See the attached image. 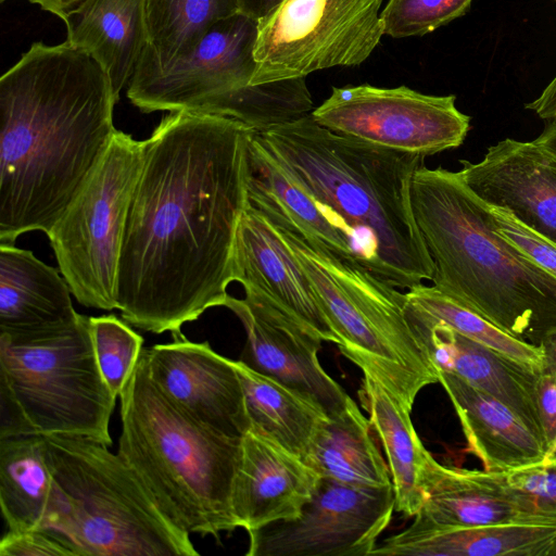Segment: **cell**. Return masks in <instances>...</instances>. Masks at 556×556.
<instances>
[{
    "label": "cell",
    "instance_id": "obj_1",
    "mask_svg": "<svg viewBox=\"0 0 556 556\" xmlns=\"http://www.w3.org/2000/svg\"><path fill=\"white\" fill-rule=\"evenodd\" d=\"M254 131L235 118L181 110L147 139L117 278V309L129 325L176 338L186 323L224 306L249 205Z\"/></svg>",
    "mask_w": 556,
    "mask_h": 556
},
{
    "label": "cell",
    "instance_id": "obj_2",
    "mask_svg": "<svg viewBox=\"0 0 556 556\" xmlns=\"http://www.w3.org/2000/svg\"><path fill=\"white\" fill-rule=\"evenodd\" d=\"M117 99L89 54L34 42L0 79V243L46 235L116 131Z\"/></svg>",
    "mask_w": 556,
    "mask_h": 556
},
{
    "label": "cell",
    "instance_id": "obj_3",
    "mask_svg": "<svg viewBox=\"0 0 556 556\" xmlns=\"http://www.w3.org/2000/svg\"><path fill=\"white\" fill-rule=\"evenodd\" d=\"M256 134L292 178L349 230L362 266L400 289L432 280L434 265L410 201L412 179L424 156L337 134L311 114Z\"/></svg>",
    "mask_w": 556,
    "mask_h": 556
},
{
    "label": "cell",
    "instance_id": "obj_4",
    "mask_svg": "<svg viewBox=\"0 0 556 556\" xmlns=\"http://www.w3.org/2000/svg\"><path fill=\"white\" fill-rule=\"evenodd\" d=\"M410 201L434 265L432 286L533 345L556 332V278L496 230L489 205L458 172L422 163Z\"/></svg>",
    "mask_w": 556,
    "mask_h": 556
},
{
    "label": "cell",
    "instance_id": "obj_5",
    "mask_svg": "<svg viewBox=\"0 0 556 556\" xmlns=\"http://www.w3.org/2000/svg\"><path fill=\"white\" fill-rule=\"evenodd\" d=\"M117 453L162 513L189 534L218 538L238 528L231 494L241 438L185 414L150 379L141 357L119 394Z\"/></svg>",
    "mask_w": 556,
    "mask_h": 556
},
{
    "label": "cell",
    "instance_id": "obj_6",
    "mask_svg": "<svg viewBox=\"0 0 556 556\" xmlns=\"http://www.w3.org/2000/svg\"><path fill=\"white\" fill-rule=\"evenodd\" d=\"M45 442L55 485L49 528L79 556L199 555L118 453L80 437L47 435Z\"/></svg>",
    "mask_w": 556,
    "mask_h": 556
},
{
    "label": "cell",
    "instance_id": "obj_7",
    "mask_svg": "<svg viewBox=\"0 0 556 556\" xmlns=\"http://www.w3.org/2000/svg\"><path fill=\"white\" fill-rule=\"evenodd\" d=\"M116 399L101 375L88 316L0 332V439L68 435L110 446Z\"/></svg>",
    "mask_w": 556,
    "mask_h": 556
},
{
    "label": "cell",
    "instance_id": "obj_8",
    "mask_svg": "<svg viewBox=\"0 0 556 556\" xmlns=\"http://www.w3.org/2000/svg\"><path fill=\"white\" fill-rule=\"evenodd\" d=\"M278 230L340 338V352L361 369L371 370L413 409L417 394L439 382V369L405 315V292L358 263Z\"/></svg>",
    "mask_w": 556,
    "mask_h": 556
},
{
    "label": "cell",
    "instance_id": "obj_9",
    "mask_svg": "<svg viewBox=\"0 0 556 556\" xmlns=\"http://www.w3.org/2000/svg\"><path fill=\"white\" fill-rule=\"evenodd\" d=\"M147 140L121 130L47 233L59 270L84 306L117 309L119 258Z\"/></svg>",
    "mask_w": 556,
    "mask_h": 556
},
{
    "label": "cell",
    "instance_id": "obj_10",
    "mask_svg": "<svg viewBox=\"0 0 556 556\" xmlns=\"http://www.w3.org/2000/svg\"><path fill=\"white\" fill-rule=\"evenodd\" d=\"M383 0H282L257 21L251 85L363 63L383 34Z\"/></svg>",
    "mask_w": 556,
    "mask_h": 556
},
{
    "label": "cell",
    "instance_id": "obj_11",
    "mask_svg": "<svg viewBox=\"0 0 556 556\" xmlns=\"http://www.w3.org/2000/svg\"><path fill=\"white\" fill-rule=\"evenodd\" d=\"M456 97L425 94L406 86L333 87L311 113L321 126L346 137L424 157L458 148L470 117Z\"/></svg>",
    "mask_w": 556,
    "mask_h": 556
},
{
    "label": "cell",
    "instance_id": "obj_12",
    "mask_svg": "<svg viewBox=\"0 0 556 556\" xmlns=\"http://www.w3.org/2000/svg\"><path fill=\"white\" fill-rule=\"evenodd\" d=\"M395 510L393 486L362 488L328 478L293 519L249 531L247 556H368Z\"/></svg>",
    "mask_w": 556,
    "mask_h": 556
},
{
    "label": "cell",
    "instance_id": "obj_13",
    "mask_svg": "<svg viewBox=\"0 0 556 556\" xmlns=\"http://www.w3.org/2000/svg\"><path fill=\"white\" fill-rule=\"evenodd\" d=\"M257 26L239 12L217 22L190 54L170 65L140 58L127 85L129 101L143 113L194 111L251 85Z\"/></svg>",
    "mask_w": 556,
    "mask_h": 556
},
{
    "label": "cell",
    "instance_id": "obj_14",
    "mask_svg": "<svg viewBox=\"0 0 556 556\" xmlns=\"http://www.w3.org/2000/svg\"><path fill=\"white\" fill-rule=\"evenodd\" d=\"M141 357L153 383L190 418L228 437L242 438L250 430L233 361L217 354L208 342L180 336L172 343L143 348Z\"/></svg>",
    "mask_w": 556,
    "mask_h": 556
},
{
    "label": "cell",
    "instance_id": "obj_15",
    "mask_svg": "<svg viewBox=\"0 0 556 556\" xmlns=\"http://www.w3.org/2000/svg\"><path fill=\"white\" fill-rule=\"evenodd\" d=\"M224 306L239 318L247 333L240 362L309 397L327 416L345 405L349 394L319 362L320 339L254 296L228 295Z\"/></svg>",
    "mask_w": 556,
    "mask_h": 556
},
{
    "label": "cell",
    "instance_id": "obj_16",
    "mask_svg": "<svg viewBox=\"0 0 556 556\" xmlns=\"http://www.w3.org/2000/svg\"><path fill=\"white\" fill-rule=\"evenodd\" d=\"M233 281L242 285L247 295L278 308L321 341L340 344L293 251L280 231L250 204L237 230Z\"/></svg>",
    "mask_w": 556,
    "mask_h": 556
},
{
    "label": "cell",
    "instance_id": "obj_17",
    "mask_svg": "<svg viewBox=\"0 0 556 556\" xmlns=\"http://www.w3.org/2000/svg\"><path fill=\"white\" fill-rule=\"evenodd\" d=\"M459 164L464 182L481 201L508 210L556 243V156L533 140L506 138L477 163Z\"/></svg>",
    "mask_w": 556,
    "mask_h": 556
},
{
    "label": "cell",
    "instance_id": "obj_18",
    "mask_svg": "<svg viewBox=\"0 0 556 556\" xmlns=\"http://www.w3.org/2000/svg\"><path fill=\"white\" fill-rule=\"evenodd\" d=\"M319 479L301 458L250 429L241 438L231 494L238 527L249 532L298 517Z\"/></svg>",
    "mask_w": 556,
    "mask_h": 556
},
{
    "label": "cell",
    "instance_id": "obj_19",
    "mask_svg": "<svg viewBox=\"0 0 556 556\" xmlns=\"http://www.w3.org/2000/svg\"><path fill=\"white\" fill-rule=\"evenodd\" d=\"M405 315L439 370L456 375L513 410L546 446L536 396L538 371L452 328L426 320L405 305ZM547 448V446H546Z\"/></svg>",
    "mask_w": 556,
    "mask_h": 556
},
{
    "label": "cell",
    "instance_id": "obj_20",
    "mask_svg": "<svg viewBox=\"0 0 556 556\" xmlns=\"http://www.w3.org/2000/svg\"><path fill=\"white\" fill-rule=\"evenodd\" d=\"M248 199L276 228L301 238L313 248L361 264L349 230L292 178L256 131L249 143Z\"/></svg>",
    "mask_w": 556,
    "mask_h": 556
},
{
    "label": "cell",
    "instance_id": "obj_21",
    "mask_svg": "<svg viewBox=\"0 0 556 556\" xmlns=\"http://www.w3.org/2000/svg\"><path fill=\"white\" fill-rule=\"evenodd\" d=\"M425 492V502L408 531L529 523L508 496L501 471L454 468L431 456Z\"/></svg>",
    "mask_w": 556,
    "mask_h": 556
},
{
    "label": "cell",
    "instance_id": "obj_22",
    "mask_svg": "<svg viewBox=\"0 0 556 556\" xmlns=\"http://www.w3.org/2000/svg\"><path fill=\"white\" fill-rule=\"evenodd\" d=\"M439 383L459 419L467 451L484 470L508 471L545 459L544 443L500 401L448 371L439 370Z\"/></svg>",
    "mask_w": 556,
    "mask_h": 556
},
{
    "label": "cell",
    "instance_id": "obj_23",
    "mask_svg": "<svg viewBox=\"0 0 556 556\" xmlns=\"http://www.w3.org/2000/svg\"><path fill=\"white\" fill-rule=\"evenodd\" d=\"M64 23L65 41L101 65L118 101L148 45L146 0H84Z\"/></svg>",
    "mask_w": 556,
    "mask_h": 556
},
{
    "label": "cell",
    "instance_id": "obj_24",
    "mask_svg": "<svg viewBox=\"0 0 556 556\" xmlns=\"http://www.w3.org/2000/svg\"><path fill=\"white\" fill-rule=\"evenodd\" d=\"M59 271L31 251L0 243V332L18 333L64 326L79 314Z\"/></svg>",
    "mask_w": 556,
    "mask_h": 556
},
{
    "label": "cell",
    "instance_id": "obj_25",
    "mask_svg": "<svg viewBox=\"0 0 556 556\" xmlns=\"http://www.w3.org/2000/svg\"><path fill=\"white\" fill-rule=\"evenodd\" d=\"M362 371L358 396L387 456L395 510L414 517L426 498V471L432 455L415 430L412 409L371 370L362 368Z\"/></svg>",
    "mask_w": 556,
    "mask_h": 556
},
{
    "label": "cell",
    "instance_id": "obj_26",
    "mask_svg": "<svg viewBox=\"0 0 556 556\" xmlns=\"http://www.w3.org/2000/svg\"><path fill=\"white\" fill-rule=\"evenodd\" d=\"M556 526L502 523L427 532L406 529L377 544L371 555L548 556Z\"/></svg>",
    "mask_w": 556,
    "mask_h": 556
},
{
    "label": "cell",
    "instance_id": "obj_27",
    "mask_svg": "<svg viewBox=\"0 0 556 556\" xmlns=\"http://www.w3.org/2000/svg\"><path fill=\"white\" fill-rule=\"evenodd\" d=\"M367 418L350 396L328 416L317 433L305 463L319 477L362 488L392 485L388 463Z\"/></svg>",
    "mask_w": 556,
    "mask_h": 556
},
{
    "label": "cell",
    "instance_id": "obj_28",
    "mask_svg": "<svg viewBox=\"0 0 556 556\" xmlns=\"http://www.w3.org/2000/svg\"><path fill=\"white\" fill-rule=\"evenodd\" d=\"M54 502L45 437L0 439V507L8 531L49 528Z\"/></svg>",
    "mask_w": 556,
    "mask_h": 556
},
{
    "label": "cell",
    "instance_id": "obj_29",
    "mask_svg": "<svg viewBox=\"0 0 556 556\" xmlns=\"http://www.w3.org/2000/svg\"><path fill=\"white\" fill-rule=\"evenodd\" d=\"M251 428L305 462L327 420L326 412L304 394L233 361Z\"/></svg>",
    "mask_w": 556,
    "mask_h": 556
},
{
    "label": "cell",
    "instance_id": "obj_30",
    "mask_svg": "<svg viewBox=\"0 0 556 556\" xmlns=\"http://www.w3.org/2000/svg\"><path fill=\"white\" fill-rule=\"evenodd\" d=\"M237 13L238 0H146L148 45L140 58L170 65L190 54L217 22Z\"/></svg>",
    "mask_w": 556,
    "mask_h": 556
},
{
    "label": "cell",
    "instance_id": "obj_31",
    "mask_svg": "<svg viewBox=\"0 0 556 556\" xmlns=\"http://www.w3.org/2000/svg\"><path fill=\"white\" fill-rule=\"evenodd\" d=\"M405 306L426 320L443 324L536 371L543 367L545 356L540 346L508 334L432 285L420 283L406 290Z\"/></svg>",
    "mask_w": 556,
    "mask_h": 556
},
{
    "label": "cell",
    "instance_id": "obj_32",
    "mask_svg": "<svg viewBox=\"0 0 556 556\" xmlns=\"http://www.w3.org/2000/svg\"><path fill=\"white\" fill-rule=\"evenodd\" d=\"M89 326L101 375L118 397L140 358L143 338L113 314L89 317Z\"/></svg>",
    "mask_w": 556,
    "mask_h": 556
},
{
    "label": "cell",
    "instance_id": "obj_33",
    "mask_svg": "<svg viewBox=\"0 0 556 556\" xmlns=\"http://www.w3.org/2000/svg\"><path fill=\"white\" fill-rule=\"evenodd\" d=\"M501 475L508 496L529 523L556 526V458Z\"/></svg>",
    "mask_w": 556,
    "mask_h": 556
},
{
    "label": "cell",
    "instance_id": "obj_34",
    "mask_svg": "<svg viewBox=\"0 0 556 556\" xmlns=\"http://www.w3.org/2000/svg\"><path fill=\"white\" fill-rule=\"evenodd\" d=\"M472 0H389L380 13L383 34L424 36L464 15Z\"/></svg>",
    "mask_w": 556,
    "mask_h": 556
},
{
    "label": "cell",
    "instance_id": "obj_35",
    "mask_svg": "<svg viewBox=\"0 0 556 556\" xmlns=\"http://www.w3.org/2000/svg\"><path fill=\"white\" fill-rule=\"evenodd\" d=\"M489 207L496 230L556 278V243L522 224L508 210L490 205Z\"/></svg>",
    "mask_w": 556,
    "mask_h": 556
},
{
    "label": "cell",
    "instance_id": "obj_36",
    "mask_svg": "<svg viewBox=\"0 0 556 556\" xmlns=\"http://www.w3.org/2000/svg\"><path fill=\"white\" fill-rule=\"evenodd\" d=\"M1 556H79L73 543L52 528L8 531L0 542Z\"/></svg>",
    "mask_w": 556,
    "mask_h": 556
},
{
    "label": "cell",
    "instance_id": "obj_37",
    "mask_svg": "<svg viewBox=\"0 0 556 556\" xmlns=\"http://www.w3.org/2000/svg\"><path fill=\"white\" fill-rule=\"evenodd\" d=\"M536 396L548 452L556 439V368L543 365L538 371Z\"/></svg>",
    "mask_w": 556,
    "mask_h": 556
},
{
    "label": "cell",
    "instance_id": "obj_38",
    "mask_svg": "<svg viewBox=\"0 0 556 556\" xmlns=\"http://www.w3.org/2000/svg\"><path fill=\"white\" fill-rule=\"evenodd\" d=\"M525 108L533 111L542 119L556 118V75L541 94L533 101L525 104Z\"/></svg>",
    "mask_w": 556,
    "mask_h": 556
},
{
    "label": "cell",
    "instance_id": "obj_39",
    "mask_svg": "<svg viewBox=\"0 0 556 556\" xmlns=\"http://www.w3.org/2000/svg\"><path fill=\"white\" fill-rule=\"evenodd\" d=\"M281 1L282 0H238L239 12L260 21L268 15Z\"/></svg>",
    "mask_w": 556,
    "mask_h": 556
},
{
    "label": "cell",
    "instance_id": "obj_40",
    "mask_svg": "<svg viewBox=\"0 0 556 556\" xmlns=\"http://www.w3.org/2000/svg\"><path fill=\"white\" fill-rule=\"evenodd\" d=\"M4 1V0H2ZM31 3L38 4L42 10L48 11L63 21L66 15L73 11L84 0H28Z\"/></svg>",
    "mask_w": 556,
    "mask_h": 556
},
{
    "label": "cell",
    "instance_id": "obj_41",
    "mask_svg": "<svg viewBox=\"0 0 556 556\" xmlns=\"http://www.w3.org/2000/svg\"><path fill=\"white\" fill-rule=\"evenodd\" d=\"M533 141L556 156V121L548 123Z\"/></svg>",
    "mask_w": 556,
    "mask_h": 556
},
{
    "label": "cell",
    "instance_id": "obj_42",
    "mask_svg": "<svg viewBox=\"0 0 556 556\" xmlns=\"http://www.w3.org/2000/svg\"><path fill=\"white\" fill-rule=\"evenodd\" d=\"M540 348L544 352V365L556 368V332L546 337Z\"/></svg>",
    "mask_w": 556,
    "mask_h": 556
},
{
    "label": "cell",
    "instance_id": "obj_43",
    "mask_svg": "<svg viewBox=\"0 0 556 556\" xmlns=\"http://www.w3.org/2000/svg\"><path fill=\"white\" fill-rule=\"evenodd\" d=\"M552 458H556V439H555L552 447L546 453V457H545V459H552Z\"/></svg>",
    "mask_w": 556,
    "mask_h": 556
},
{
    "label": "cell",
    "instance_id": "obj_44",
    "mask_svg": "<svg viewBox=\"0 0 556 556\" xmlns=\"http://www.w3.org/2000/svg\"><path fill=\"white\" fill-rule=\"evenodd\" d=\"M548 556H556V536L554 539V542L551 546V549L548 552Z\"/></svg>",
    "mask_w": 556,
    "mask_h": 556
},
{
    "label": "cell",
    "instance_id": "obj_45",
    "mask_svg": "<svg viewBox=\"0 0 556 556\" xmlns=\"http://www.w3.org/2000/svg\"><path fill=\"white\" fill-rule=\"evenodd\" d=\"M2 1V0H1Z\"/></svg>",
    "mask_w": 556,
    "mask_h": 556
}]
</instances>
